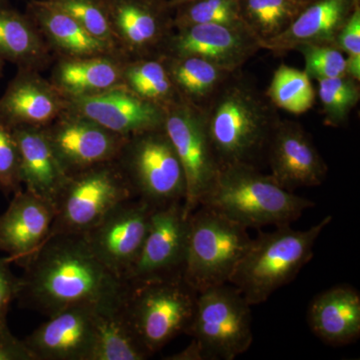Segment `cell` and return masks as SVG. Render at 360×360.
<instances>
[{"label":"cell","instance_id":"obj_39","mask_svg":"<svg viewBox=\"0 0 360 360\" xmlns=\"http://www.w3.org/2000/svg\"><path fill=\"white\" fill-rule=\"evenodd\" d=\"M0 360H37L25 341L11 333L7 321L0 324Z\"/></svg>","mask_w":360,"mask_h":360},{"label":"cell","instance_id":"obj_26","mask_svg":"<svg viewBox=\"0 0 360 360\" xmlns=\"http://www.w3.org/2000/svg\"><path fill=\"white\" fill-rule=\"evenodd\" d=\"M125 300L97 305L91 360H144L151 356L130 326L124 309Z\"/></svg>","mask_w":360,"mask_h":360},{"label":"cell","instance_id":"obj_4","mask_svg":"<svg viewBox=\"0 0 360 360\" xmlns=\"http://www.w3.org/2000/svg\"><path fill=\"white\" fill-rule=\"evenodd\" d=\"M331 222L333 217L328 215L303 231L284 225L274 231L258 232L229 283L238 288L251 307L266 302L309 264L317 239Z\"/></svg>","mask_w":360,"mask_h":360},{"label":"cell","instance_id":"obj_10","mask_svg":"<svg viewBox=\"0 0 360 360\" xmlns=\"http://www.w3.org/2000/svg\"><path fill=\"white\" fill-rule=\"evenodd\" d=\"M163 129L184 169L186 198L182 205L184 217H188L200 205L220 170L206 129L205 111L180 97L165 108Z\"/></svg>","mask_w":360,"mask_h":360},{"label":"cell","instance_id":"obj_25","mask_svg":"<svg viewBox=\"0 0 360 360\" xmlns=\"http://www.w3.org/2000/svg\"><path fill=\"white\" fill-rule=\"evenodd\" d=\"M122 71L110 54L68 58L56 65L52 84L66 99L96 96L123 84Z\"/></svg>","mask_w":360,"mask_h":360},{"label":"cell","instance_id":"obj_36","mask_svg":"<svg viewBox=\"0 0 360 360\" xmlns=\"http://www.w3.org/2000/svg\"><path fill=\"white\" fill-rule=\"evenodd\" d=\"M20 150L13 130L0 118V191L9 196L22 191Z\"/></svg>","mask_w":360,"mask_h":360},{"label":"cell","instance_id":"obj_29","mask_svg":"<svg viewBox=\"0 0 360 360\" xmlns=\"http://www.w3.org/2000/svg\"><path fill=\"white\" fill-rule=\"evenodd\" d=\"M238 4L241 21L260 44L283 33L307 6L298 0H238Z\"/></svg>","mask_w":360,"mask_h":360},{"label":"cell","instance_id":"obj_23","mask_svg":"<svg viewBox=\"0 0 360 360\" xmlns=\"http://www.w3.org/2000/svg\"><path fill=\"white\" fill-rule=\"evenodd\" d=\"M307 322L315 336L331 345H345L360 335V295L347 284L322 291L310 302Z\"/></svg>","mask_w":360,"mask_h":360},{"label":"cell","instance_id":"obj_33","mask_svg":"<svg viewBox=\"0 0 360 360\" xmlns=\"http://www.w3.org/2000/svg\"><path fill=\"white\" fill-rule=\"evenodd\" d=\"M172 23L177 28L196 25H238L243 23L238 0H193L174 7Z\"/></svg>","mask_w":360,"mask_h":360},{"label":"cell","instance_id":"obj_21","mask_svg":"<svg viewBox=\"0 0 360 360\" xmlns=\"http://www.w3.org/2000/svg\"><path fill=\"white\" fill-rule=\"evenodd\" d=\"M359 0H314L307 4L281 34L262 42L274 52L295 51L304 44H333Z\"/></svg>","mask_w":360,"mask_h":360},{"label":"cell","instance_id":"obj_22","mask_svg":"<svg viewBox=\"0 0 360 360\" xmlns=\"http://www.w3.org/2000/svg\"><path fill=\"white\" fill-rule=\"evenodd\" d=\"M113 32L127 51L144 54L167 32L169 11L163 0H106Z\"/></svg>","mask_w":360,"mask_h":360},{"label":"cell","instance_id":"obj_9","mask_svg":"<svg viewBox=\"0 0 360 360\" xmlns=\"http://www.w3.org/2000/svg\"><path fill=\"white\" fill-rule=\"evenodd\" d=\"M251 305L238 288L229 283L198 293L193 336L208 360H233L252 345Z\"/></svg>","mask_w":360,"mask_h":360},{"label":"cell","instance_id":"obj_1","mask_svg":"<svg viewBox=\"0 0 360 360\" xmlns=\"http://www.w3.org/2000/svg\"><path fill=\"white\" fill-rule=\"evenodd\" d=\"M23 270L16 300L49 317L77 303L123 302L129 292V283L99 262L82 234L47 239Z\"/></svg>","mask_w":360,"mask_h":360},{"label":"cell","instance_id":"obj_2","mask_svg":"<svg viewBox=\"0 0 360 360\" xmlns=\"http://www.w3.org/2000/svg\"><path fill=\"white\" fill-rule=\"evenodd\" d=\"M231 77L202 108L208 137L220 168L257 167L281 120L267 97L252 84Z\"/></svg>","mask_w":360,"mask_h":360},{"label":"cell","instance_id":"obj_13","mask_svg":"<svg viewBox=\"0 0 360 360\" xmlns=\"http://www.w3.org/2000/svg\"><path fill=\"white\" fill-rule=\"evenodd\" d=\"M63 115L44 130L68 174L117 160L129 137L104 129L84 116L68 111Z\"/></svg>","mask_w":360,"mask_h":360},{"label":"cell","instance_id":"obj_35","mask_svg":"<svg viewBox=\"0 0 360 360\" xmlns=\"http://www.w3.org/2000/svg\"><path fill=\"white\" fill-rule=\"evenodd\" d=\"M295 51L302 52L309 77L319 80L347 75V58L335 44H304Z\"/></svg>","mask_w":360,"mask_h":360},{"label":"cell","instance_id":"obj_38","mask_svg":"<svg viewBox=\"0 0 360 360\" xmlns=\"http://www.w3.org/2000/svg\"><path fill=\"white\" fill-rule=\"evenodd\" d=\"M11 264L8 258L0 257V324L7 321L9 307L20 290V277L13 274Z\"/></svg>","mask_w":360,"mask_h":360},{"label":"cell","instance_id":"obj_44","mask_svg":"<svg viewBox=\"0 0 360 360\" xmlns=\"http://www.w3.org/2000/svg\"><path fill=\"white\" fill-rule=\"evenodd\" d=\"M2 68H4V60H2V59H0V77H1Z\"/></svg>","mask_w":360,"mask_h":360},{"label":"cell","instance_id":"obj_16","mask_svg":"<svg viewBox=\"0 0 360 360\" xmlns=\"http://www.w3.org/2000/svg\"><path fill=\"white\" fill-rule=\"evenodd\" d=\"M177 30L168 39L169 56H196L229 72H236L262 49L259 40L243 23L196 25Z\"/></svg>","mask_w":360,"mask_h":360},{"label":"cell","instance_id":"obj_12","mask_svg":"<svg viewBox=\"0 0 360 360\" xmlns=\"http://www.w3.org/2000/svg\"><path fill=\"white\" fill-rule=\"evenodd\" d=\"M153 210L137 198L123 201L82 234L99 262L123 281L141 252Z\"/></svg>","mask_w":360,"mask_h":360},{"label":"cell","instance_id":"obj_20","mask_svg":"<svg viewBox=\"0 0 360 360\" xmlns=\"http://www.w3.org/2000/svg\"><path fill=\"white\" fill-rule=\"evenodd\" d=\"M20 150V179L25 191L44 198L56 206L70 179L61 165L44 129L14 127Z\"/></svg>","mask_w":360,"mask_h":360},{"label":"cell","instance_id":"obj_18","mask_svg":"<svg viewBox=\"0 0 360 360\" xmlns=\"http://www.w3.org/2000/svg\"><path fill=\"white\" fill-rule=\"evenodd\" d=\"M56 206L27 191L13 194L0 215V251L11 264L25 267L49 236Z\"/></svg>","mask_w":360,"mask_h":360},{"label":"cell","instance_id":"obj_19","mask_svg":"<svg viewBox=\"0 0 360 360\" xmlns=\"http://www.w3.org/2000/svg\"><path fill=\"white\" fill-rule=\"evenodd\" d=\"M60 92L28 70L20 71L0 97V118L14 127L44 129L65 112Z\"/></svg>","mask_w":360,"mask_h":360},{"label":"cell","instance_id":"obj_37","mask_svg":"<svg viewBox=\"0 0 360 360\" xmlns=\"http://www.w3.org/2000/svg\"><path fill=\"white\" fill-rule=\"evenodd\" d=\"M336 47L347 53V75L360 80V6L355 7L335 40Z\"/></svg>","mask_w":360,"mask_h":360},{"label":"cell","instance_id":"obj_24","mask_svg":"<svg viewBox=\"0 0 360 360\" xmlns=\"http://www.w3.org/2000/svg\"><path fill=\"white\" fill-rule=\"evenodd\" d=\"M28 18L68 58L110 54L112 46L92 37L77 20L47 0H32Z\"/></svg>","mask_w":360,"mask_h":360},{"label":"cell","instance_id":"obj_27","mask_svg":"<svg viewBox=\"0 0 360 360\" xmlns=\"http://www.w3.org/2000/svg\"><path fill=\"white\" fill-rule=\"evenodd\" d=\"M163 63L180 97L201 108L236 73L196 56H168Z\"/></svg>","mask_w":360,"mask_h":360},{"label":"cell","instance_id":"obj_34","mask_svg":"<svg viewBox=\"0 0 360 360\" xmlns=\"http://www.w3.org/2000/svg\"><path fill=\"white\" fill-rule=\"evenodd\" d=\"M65 11L96 39L115 49L117 40L113 32L106 0H47Z\"/></svg>","mask_w":360,"mask_h":360},{"label":"cell","instance_id":"obj_41","mask_svg":"<svg viewBox=\"0 0 360 360\" xmlns=\"http://www.w3.org/2000/svg\"><path fill=\"white\" fill-rule=\"evenodd\" d=\"M193 1V0H167V6L169 8L180 6V4H186V2Z\"/></svg>","mask_w":360,"mask_h":360},{"label":"cell","instance_id":"obj_14","mask_svg":"<svg viewBox=\"0 0 360 360\" xmlns=\"http://www.w3.org/2000/svg\"><path fill=\"white\" fill-rule=\"evenodd\" d=\"M66 111L122 136L163 129L165 108L135 94L124 84L96 96L66 99Z\"/></svg>","mask_w":360,"mask_h":360},{"label":"cell","instance_id":"obj_7","mask_svg":"<svg viewBox=\"0 0 360 360\" xmlns=\"http://www.w3.org/2000/svg\"><path fill=\"white\" fill-rule=\"evenodd\" d=\"M134 198L117 160L71 174L56 200L47 239L59 234H84L116 205Z\"/></svg>","mask_w":360,"mask_h":360},{"label":"cell","instance_id":"obj_17","mask_svg":"<svg viewBox=\"0 0 360 360\" xmlns=\"http://www.w3.org/2000/svg\"><path fill=\"white\" fill-rule=\"evenodd\" d=\"M101 303L70 305L40 324L25 341L37 360H91L94 316Z\"/></svg>","mask_w":360,"mask_h":360},{"label":"cell","instance_id":"obj_31","mask_svg":"<svg viewBox=\"0 0 360 360\" xmlns=\"http://www.w3.org/2000/svg\"><path fill=\"white\" fill-rule=\"evenodd\" d=\"M315 90L304 70L281 65L274 72L266 97L276 108L300 115L314 106Z\"/></svg>","mask_w":360,"mask_h":360},{"label":"cell","instance_id":"obj_30","mask_svg":"<svg viewBox=\"0 0 360 360\" xmlns=\"http://www.w3.org/2000/svg\"><path fill=\"white\" fill-rule=\"evenodd\" d=\"M122 80L135 94L165 108L180 98L163 61L142 59L123 66Z\"/></svg>","mask_w":360,"mask_h":360},{"label":"cell","instance_id":"obj_6","mask_svg":"<svg viewBox=\"0 0 360 360\" xmlns=\"http://www.w3.org/2000/svg\"><path fill=\"white\" fill-rule=\"evenodd\" d=\"M124 309L135 335L153 355L188 333L198 293L180 278L129 284Z\"/></svg>","mask_w":360,"mask_h":360},{"label":"cell","instance_id":"obj_45","mask_svg":"<svg viewBox=\"0 0 360 360\" xmlns=\"http://www.w3.org/2000/svg\"><path fill=\"white\" fill-rule=\"evenodd\" d=\"M163 1L167 2V0H163Z\"/></svg>","mask_w":360,"mask_h":360},{"label":"cell","instance_id":"obj_32","mask_svg":"<svg viewBox=\"0 0 360 360\" xmlns=\"http://www.w3.org/2000/svg\"><path fill=\"white\" fill-rule=\"evenodd\" d=\"M319 97L324 115V123L329 127L345 124L350 112L359 103V82L343 75L319 79Z\"/></svg>","mask_w":360,"mask_h":360},{"label":"cell","instance_id":"obj_43","mask_svg":"<svg viewBox=\"0 0 360 360\" xmlns=\"http://www.w3.org/2000/svg\"><path fill=\"white\" fill-rule=\"evenodd\" d=\"M298 1L302 2L304 6H307V4H310V2L314 1V0H298Z\"/></svg>","mask_w":360,"mask_h":360},{"label":"cell","instance_id":"obj_3","mask_svg":"<svg viewBox=\"0 0 360 360\" xmlns=\"http://www.w3.org/2000/svg\"><path fill=\"white\" fill-rule=\"evenodd\" d=\"M200 206L221 213L246 229H259L291 225L315 202L286 191L255 165H234L220 168Z\"/></svg>","mask_w":360,"mask_h":360},{"label":"cell","instance_id":"obj_11","mask_svg":"<svg viewBox=\"0 0 360 360\" xmlns=\"http://www.w3.org/2000/svg\"><path fill=\"white\" fill-rule=\"evenodd\" d=\"M182 205L174 202L153 210L141 252L124 277L127 283L184 276L189 217H184Z\"/></svg>","mask_w":360,"mask_h":360},{"label":"cell","instance_id":"obj_42","mask_svg":"<svg viewBox=\"0 0 360 360\" xmlns=\"http://www.w3.org/2000/svg\"><path fill=\"white\" fill-rule=\"evenodd\" d=\"M8 6V0H0V6Z\"/></svg>","mask_w":360,"mask_h":360},{"label":"cell","instance_id":"obj_15","mask_svg":"<svg viewBox=\"0 0 360 360\" xmlns=\"http://www.w3.org/2000/svg\"><path fill=\"white\" fill-rule=\"evenodd\" d=\"M270 175L288 191L321 186L328 167L309 132L290 120H279L266 149Z\"/></svg>","mask_w":360,"mask_h":360},{"label":"cell","instance_id":"obj_5","mask_svg":"<svg viewBox=\"0 0 360 360\" xmlns=\"http://www.w3.org/2000/svg\"><path fill=\"white\" fill-rule=\"evenodd\" d=\"M251 239L245 227L200 206L189 215L182 278L198 293L229 283Z\"/></svg>","mask_w":360,"mask_h":360},{"label":"cell","instance_id":"obj_28","mask_svg":"<svg viewBox=\"0 0 360 360\" xmlns=\"http://www.w3.org/2000/svg\"><path fill=\"white\" fill-rule=\"evenodd\" d=\"M44 54V44L32 20L8 6H0V59L28 68Z\"/></svg>","mask_w":360,"mask_h":360},{"label":"cell","instance_id":"obj_8","mask_svg":"<svg viewBox=\"0 0 360 360\" xmlns=\"http://www.w3.org/2000/svg\"><path fill=\"white\" fill-rule=\"evenodd\" d=\"M117 162L135 198L155 208L184 203L186 177L165 129L129 137Z\"/></svg>","mask_w":360,"mask_h":360},{"label":"cell","instance_id":"obj_40","mask_svg":"<svg viewBox=\"0 0 360 360\" xmlns=\"http://www.w3.org/2000/svg\"><path fill=\"white\" fill-rule=\"evenodd\" d=\"M169 360H208L207 356L203 352L202 348L200 345L196 342L195 340H191L189 343L188 347L184 348L182 352L179 354L172 355L170 357H167Z\"/></svg>","mask_w":360,"mask_h":360}]
</instances>
